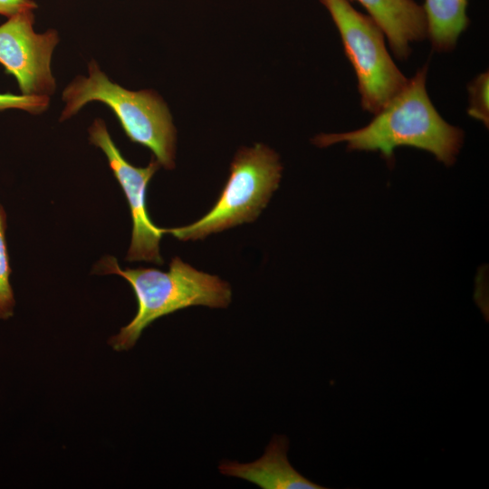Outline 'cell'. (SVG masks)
I'll use <instances>...</instances> for the list:
<instances>
[{
    "label": "cell",
    "instance_id": "cell-1",
    "mask_svg": "<svg viewBox=\"0 0 489 489\" xmlns=\"http://www.w3.org/2000/svg\"><path fill=\"white\" fill-rule=\"evenodd\" d=\"M427 73L425 65L367 126L320 134L312 142L320 148L345 142L349 150L379 151L389 161L397 147L409 146L430 152L446 166L453 165L464 131L447 123L435 109L426 88Z\"/></svg>",
    "mask_w": 489,
    "mask_h": 489
},
{
    "label": "cell",
    "instance_id": "cell-5",
    "mask_svg": "<svg viewBox=\"0 0 489 489\" xmlns=\"http://www.w3.org/2000/svg\"><path fill=\"white\" fill-rule=\"evenodd\" d=\"M329 11L342 39L346 56L358 79L361 107L377 114L406 86L408 79L391 59L384 33L349 0H320Z\"/></svg>",
    "mask_w": 489,
    "mask_h": 489
},
{
    "label": "cell",
    "instance_id": "cell-7",
    "mask_svg": "<svg viewBox=\"0 0 489 489\" xmlns=\"http://www.w3.org/2000/svg\"><path fill=\"white\" fill-rule=\"evenodd\" d=\"M33 11L20 12L0 25V63L15 77L21 94L49 96L55 89L51 58L59 37L53 30L35 33Z\"/></svg>",
    "mask_w": 489,
    "mask_h": 489
},
{
    "label": "cell",
    "instance_id": "cell-2",
    "mask_svg": "<svg viewBox=\"0 0 489 489\" xmlns=\"http://www.w3.org/2000/svg\"><path fill=\"white\" fill-rule=\"evenodd\" d=\"M94 272L120 275L129 283L138 301L134 318L109 340L117 351L133 348L143 331L162 316L190 306L226 308L232 299L228 283L197 270L179 257L172 259L168 272H162L155 268L121 269L115 257L106 256Z\"/></svg>",
    "mask_w": 489,
    "mask_h": 489
},
{
    "label": "cell",
    "instance_id": "cell-11",
    "mask_svg": "<svg viewBox=\"0 0 489 489\" xmlns=\"http://www.w3.org/2000/svg\"><path fill=\"white\" fill-rule=\"evenodd\" d=\"M6 214L0 203V319L13 316L15 305L10 283L11 267L5 241Z\"/></svg>",
    "mask_w": 489,
    "mask_h": 489
},
{
    "label": "cell",
    "instance_id": "cell-4",
    "mask_svg": "<svg viewBox=\"0 0 489 489\" xmlns=\"http://www.w3.org/2000/svg\"><path fill=\"white\" fill-rule=\"evenodd\" d=\"M283 167L277 153L257 143L235 154L227 181L214 206L199 220L164 229L183 241L203 239L227 228L254 221L277 189Z\"/></svg>",
    "mask_w": 489,
    "mask_h": 489
},
{
    "label": "cell",
    "instance_id": "cell-10",
    "mask_svg": "<svg viewBox=\"0 0 489 489\" xmlns=\"http://www.w3.org/2000/svg\"><path fill=\"white\" fill-rule=\"evenodd\" d=\"M468 0H426L423 5L427 19V36L440 52L453 49L469 20Z\"/></svg>",
    "mask_w": 489,
    "mask_h": 489
},
{
    "label": "cell",
    "instance_id": "cell-3",
    "mask_svg": "<svg viewBox=\"0 0 489 489\" xmlns=\"http://www.w3.org/2000/svg\"><path fill=\"white\" fill-rule=\"evenodd\" d=\"M87 77H76L63 91L65 107L61 120L77 113L90 101L109 106L129 139L149 148L167 169L175 167L176 129L167 104L155 91H133L110 81L98 64H89Z\"/></svg>",
    "mask_w": 489,
    "mask_h": 489
},
{
    "label": "cell",
    "instance_id": "cell-14",
    "mask_svg": "<svg viewBox=\"0 0 489 489\" xmlns=\"http://www.w3.org/2000/svg\"><path fill=\"white\" fill-rule=\"evenodd\" d=\"M36 5L32 0H0V14L11 17L25 10H34Z\"/></svg>",
    "mask_w": 489,
    "mask_h": 489
},
{
    "label": "cell",
    "instance_id": "cell-8",
    "mask_svg": "<svg viewBox=\"0 0 489 489\" xmlns=\"http://www.w3.org/2000/svg\"><path fill=\"white\" fill-rule=\"evenodd\" d=\"M289 442L284 436H274L264 454L252 463L222 462L218 469L226 476L253 483L262 489H324L299 474L287 457Z\"/></svg>",
    "mask_w": 489,
    "mask_h": 489
},
{
    "label": "cell",
    "instance_id": "cell-13",
    "mask_svg": "<svg viewBox=\"0 0 489 489\" xmlns=\"http://www.w3.org/2000/svg\"><path fill=\"white\" fill-rule=\"evenodd\" d=\"M48 105L49 96L0 94V110L19 109L30 113H41L47 109Z\"/></svg>",
    "mask_w": 489,
    "mask_h": 489
},
{
    "label": "cell",
    "instance_id": "cell-12",
    "mask_svg": "<svg viewBox=\"0 0 489 489\" xmlns=\"http://www.w3.org/2000/svg\"><path fill=\"white\" fill-rule=\"evenodd\" d=\"M488 86V72L479 74L468 86L469 107L467 113L482 121L486 127L489 124Z\"/></svg>",
    "mask_w": 489,
    "mask_h": 489
},
{
    "label": "cell",
    "instance_id": "cell-9",
    "mask_svg": "<svg viewBox=\"0 0 489 489\" xmlns=\"http://www.w3.org/2000/svg\"><path fill=\"white\" fill-rule=\"evenodd\" d=\"M381 28L397 58L410 54V43L427 37L423 5L414 0H356Z\"/></svg>",
    "mask_w": 489,
    "mask_h": 489
},
{
    "label": "cell",
    "instance_id": "cell-6",
    "mask_svg": "<svg viewBox=\"0 0 489 489\" xmlns=\"http://www.w3.org/2000/svg\"><path fill=\"white\" fill-rule=\"evenodd\" d=\"M89 134L91 143L99 147L106 155L130 209L133 227L126 260L161 264L163 261L159 254V242L164 234L163 228L158 227L150 220L146 205L147 187L159 168V163L156 158H152L144 168H137L129 163L114 144L101 119L94 120Z\"/></svg>",
    "mask_w": 489,
    "mask_h": 489
}]
</instances>
